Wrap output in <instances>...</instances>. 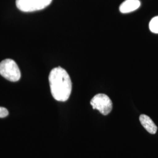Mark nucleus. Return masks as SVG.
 <instances>
[{"label":"nucleus","instance_id":"3","mask_svg":"<svg viewBox=\"0 0 158 158\" xmlns=\"http://www.w3.org/2000/svg\"><path fill=\"white\" fill-rule=\"evenodd\" d=\"M90 104L93 109L97 110L104 115L111 113L113 109V102L108 96L105 94H98L91 100Z\"/></svg>","mask_w":158,"mask_h":158},{"label":"nucleus","instance_id":"8","mask_svg":"<svg viewBox=\"0 0 158 158\" xmlns=\"http://www.w3.org/2000/svg\"><path fill=\"white\" fill-rule=\"evenodd\" d=\"M8 114L9 112L6 108L0 107V118H5Z\"/></svg>","mask_w":158,"mask_h":158},{"label":"nucleus","instance_id":"7","mask_svg":"<svg viewBox=\"0 0 158 158\" xmlns=\"http://www.w3.org/2000/svg\"><path fill=\"white\" fill-rule=\"evenodd\" d=\"M149 29L154 34H158V16L154 17L149 23Z\"/></svg>","mask_w":158,"mask_h":158},{"label":"nucleus","instance_id":"5","mask_svg":"<svg viewBox=\"0 0 158 158\" xmlns=\"http://www.w3.org/2000/svg\"><path fill=\"white\" fill-rule=\"evenodd\" d=\"M140 6L139 0H125L119 6V11L123 14L130 13L135 11Z\"/></svg>","mask_w":158,"mask_h":158},{"label":"nucleus","instance_id":"2","mask_svg":"<svg viewBox=\"0 0 158 158\" xmlns=\"http://www.w3.org/2000/svg\"><path fill=\"white\" fill-rule=\"evenodd\" d=\"M0 74L12 82L21 78V72L16 62L11 59H6L0 63Z\"/></svg>","mask_w":158,"mask_h":158},{"label":"nucleus","instance_id":"4","mask_svg":"<svg viewBox=\"0 0 158 158\" xmlns=\"http://www.w3.org/2000/svg\"><path fill=\"white\" fill-rule=\"evenodd\" d=\"M52 1V0H16V6L21 11L34 12L45 8Z\"/></svg>","mask_w":158,"mask_h":158},{"label":"nucleus","instance_id":"1","mask_svg":"<svg viewBox=\"0 0 158 158\" xmlns=\"http://www.w3.org/2000/svg\"><path fill=\"white\" fill-rule=\"evenodd\" d=\"M51 94L58 102L67 101L72 93V80L66 70L61 67L53 69L49 76Z\"/></svg>","mask_w":158,"mask_h":158},{"label":"nucleus","instance_id":"6","mask_svg":"<svg viewBox=\"0 0 158 158\" xmlns=\"http://www.w3.org/2000/svg\"><path fill=\"white\" fill-rule=\"evenodd\" d=\"M139 121L142 125L149 133L151 134H155L156 133L158 127L149 116L142 114L139 117Z\"/></svg>","mask_w":158,"mask_h":158}]
</instances>
